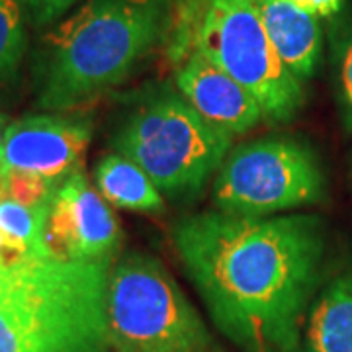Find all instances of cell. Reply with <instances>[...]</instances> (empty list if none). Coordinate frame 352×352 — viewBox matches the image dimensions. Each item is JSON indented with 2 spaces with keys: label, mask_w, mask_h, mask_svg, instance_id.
Instances as JSON below:
<instances>
[{
  "label": "cell",
  "mask_w": 352,
  "mask_h": 352,
  "mask_svg": "<svg viewBox=\"0 0 352 352\" xmlns=\"http://www.w3.org/2000/svg\"><path fill=\"white\" fill-rule=\"evenodd\" d=\"M92 139V122L63 112L32 113L12 122L2 145L6 170L43 176L61 186L78 170Z\"/></svg>",
  "instance_id": "9"
},
{
  "label": "cell",
  "mask_w": 352,
  "mask_h": 352,
  "mask_svg": "<svg viewBox=\"0 0 352 352\" xmlns=\"http://www.w3.org/2000/svg\"><path fill=\"white\" fill-rule=\"evenodd\" d=\"M8 198V170L0 159V201H4Z\"/></svg>",
  "instance_id": "21"
},
{
  "label": "cell",
  "mask_w": 352,
  "mask_h": 352,
  "mask_svg": "<svg viewBox=\"0 0 352 352\" xmlns=\"http://www.w3.org/2000/svg\"><path fill=\"white\" fill-rule=\"evenodd\" d=\"M176 88L196 112L229 135H243L264 120L251 92L200 53L176 65Z\"/></svg>",
  "instance_id": "10"
},
{
  "label": "cell",
  "mask_w": 352,
  "mask_h": 352,
  "mask_svg": "<svg viewBox=\"0 0 352 352\" xmlns=\"http://www.w3.org/2000/svg\"><path fill=\"white\" fill-rule=\"evenodd\" d=\"M231 138L196 112L178 88L159 85L126 113L112 147L139 164L163 196L186 198L219 170Z\"/></svg>",
  "instance_id": "5"
},
{
  "label": "cell",
  "mask_w": 352,
  "mask_h": 352,
  "mask_svg": "<svg viewBox=\"0 0 352 352\" xmlns=\"http://www.w3.org/2000/svg\"><path fill=\"white\" fill-rule=\"evenodd\" d=\"M305 352H352V264L333 278L309 309Z\"/></svg>",
  "instance_id": "12"
},
{
  "label": "cell",
  "mask_w": 352,
  "mask_h": 352,
  "mask_svg": "<svg viewBox=\"0 0 352 352\" xmlns=\"http://www.w3.org/2000/svg\"><path fill=\"white\" fill-rule=\"evenodd\" d=\"M78 0H22L25 18L36 28L55 24L75 6Z\"/></svg>",
  "instance_id": "18"
},
{
  "label": "cell",
  "mask_w": 352,
  "mask_h": 352,
  "mask_svg": "<svg viewBox=\"0 0 352 352\" xmlns=\"http://www.w3.org/2000/svg\"><path fill=\"white\" fill-rule=\"evenodd\" d=\"M113 261L32 254L0 264V352H108Z\"/></svg>",
  "instance_id": "3"
},
{
  "label": "cell",
  "mask_w": 352,
  "mask_h": 352,
  "mask_svg": "<svg viewBox=\"0 0 352 352\" xmlns=\"http://www.w3.org/2000/svg\"><path fill=\"white\" fill-rule=\"evenodd\" d=\"M20 258H24V254L14 251L12 247L8 245V241L4 239V235L0 233V264L16 263V261H20Z\"/></svg>",
  "instance_id": "20"
},
{
  "label": "cell",
  "mask_w": 352,
  "mask_h": 352,
  "mask_svg": "<svg viewBox=\"0 0 352 352\" xmlns=\"http://www.w3.org/2000/svg\"><path fill=\"white\" fill-rule=\"evenodd\" d=\"M22 0H0V85L18 75L28 50Z\"/></svg>",
  "instance_id": "15"
},
{
  "label": "cell",
  "mask_w": 352,
  "mask_h": 352,
  "mask_svg": "<svg viewBox=\"0 0 352 352\" xmlns=\"http://www.w3.org/2000/svg\"><path fill=\"white\" fill-rule=\"evenodd\" d=\"M47 206L50 201L41 206H24L12 198L0 201V233L14 251L24 256L50 254L43 247V223Z\"/></svg>",
  "instance_id": "14"
},
{
  "label": "cell",
  "mask_w": 352,
  "mask_h": 352,
  "mask_svg": "<svg viewBox=\"0 0 352 352\" xmlns=\"http://www.w3.org/2000/svg\"><path fill=\"white\" fill-rule=\"evenodd\" d=\"M112 352H214V339L159 258L129 251L113 261L106 289Z\"/></svg>",
  "instance_id": "6"
},
{
  "label": "cell",
  "mask_w": 352,
  "mask_h": 352,
  "mask_svg": "<svg viewBox=\"0 0 352 352\" xmlns=\"http://www.w3.org/2000/svg\"><path fill=\"white\" fill-rule=\"evenodd\" d=\"M175 0H87L43 39L38 108L67 112L124 85L166 41Z\"/></svg>",
  "instance_id": "2"
},
{
  "label": "cell",
  "mask_w": 352,
  "mask_h": 352,
  "mask_svg": "<svg viewBox=\"0 0 352 352\" xmlns=\"http://www.w3.org/2000/svg\"><path fill=\"white\" fill-rule=\"evenodd\" d=\"M94 182L102 198L113 208L141 214L163 212L164 196L149 175L120 153H110L96 164Z\"/></svg>",
  "instance_id": "13"
},
{
  "label": "cell",
  "mask_w": 352,
  "mask_h": 352,
  "mask_svg": "<svg viewBox=\"0 0 352 352\" xmlns=\"http://www.w3.org/2000/svg\"><path fill=\"white\" fill-rule=\"evenodd\" d=\"M325 194V178L315 153L294 138H261L227 153L215 173L217 212L268 217L315 204Z\"/></svg>",
  "instance_id": "7"
},
{
  "label": "cell",
  "mask_w": 352,
  "mask_h": 352,
  "mask_svg": "<svg viewBox=\"0 0 352 352\" xmlns=\"http://www.w3.org/2000/svg\"><path fill=\"white\" fill-rule=\"evenodd\" d=\"M8 118L0 112V155H2V145H4V135H6V129H8Z\"/></svg>",
  "instance_id": "22"
},
{
  "label": "cell",
  "mask_w": 352,
  "mask_h": 352,
  "mask_svg": "<svg viewBox=\"0 0 352 352\" xmlns=\"http://www.w3.org/2000/svg\"><path fill=\"white\" fill-rule=\"evenodd\" d=\"M178 65L200 53L251 92L266 122H289L303 104L302 82L280 61L256 0H178L166 36Z\"/></svg>",
  "instance_id": "4"
},
{
  "label": "cell",
  "mask_w": 352,
  "mask_h": 352,
  "mask_svg": "<svg viewBox=\"0 0 352 352\" xmlns=\"http://www.w3.org/2000/svg\"><path fill=\"white\" fill-rule=\"evenodd\" d=\"M180 263L215 327L247 352H296L325 252L315 215H186L173 229Z\"/></svg>",
  "instance_id": "1"
},
{
  "label": "cell",
  "mask_w": 352,
  "mask_h": 352,
  "mask_svg": "<svg viewBox=\"0 0 352 352\" xmlns=\"http://www.w3.org/2000/svg\"><path fill=\"white\" fill-rule=\"evenodd\" d=\"M289 2H294L298 8L314 14L317 18H329L339 12L342 6V0H289Z\"/></svg>",
  "instance_id": "19"
},
{
  "label": "cell",
  "mask_w": 352,
  "mask_h": 352,
  "mask_svg": "<svg viewBox=\"0 0 352 352\" xmlns=\"http://www.w3.org/2000/svg\"><path fill=\"white\" fill-rule=\"evenodd\" d=\"M57 184L51 180L30 173L8 170V198L24 206H41L47 204L57 192Z\"/></svg>",
  "instance_id": "16"
},
{
  "label": "cell",
  "mask_w": 352,
  "mask_h": 352,
  "mask_svg": "<svg viewBox=\"0 0 352 352\" xmlns=\"http://www.w3.org/2000/svg\"><path fill=\"white\" fill-rule=\"evenodd\" d=\"M264 30L280 61L300 82L311 78L321 59V25L289 0H256Z\"/></svg>",
  "instance_id": "11"
},
{
  "label": "cell",
  "mask_w": 352,
  "mask_h": 352,
  "mask_svg": "<svg viewBox=\"0 0 352 352\" xmlns=\"http://www.w3.org/2000/svg\"><path fill=\"white\" fill-rule=\"evenodd\" d=\"M339 102L344 129L352 133V32L342 45L339 63Z\"/></svg>",
  "instance_id": "17"
},
{
  "label": "cell",
  "mask_w": 352,
  "mask_h": 352,
  "mask_svg": "<svg viewBox=\"0 0 352 352\" xmlns=\"http://www.w3.org/2000/svg\"><path fill=\"white\" fill-rule=\"evenodd\" d=\"M122 231L110 204L92 188L82 168L53 194L43 223V247L61 261H113Z\"/></svg>",
  "instance_id": "8"
}]
</instances>
